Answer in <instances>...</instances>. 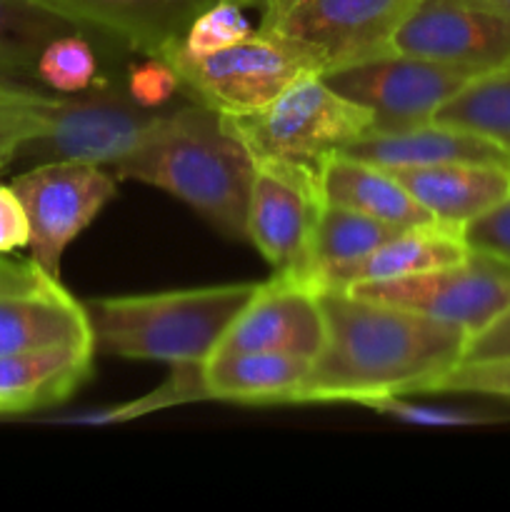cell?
Returning a JSON list of instances; mask_svg holds the SVG:
<instances>
[{
  "mask_svg": "<svg viewBox=\"0 0 510 512\" xmlns=\"http://www.w3.org/2000/svg\"><path fill=\"white\" fill-rule=\"evenodd\" d=\"M438 223L463 228L510 195V168L443 163L390 170Z\"/></svg>",
  "mask_w": 510,
  "mask_h": 512,
  "instance_id": "obj_17",
  "label": "cell"
},
{
  "mask_svg": "<svg viewBox=\"0 0 510 512\" xmlns=\"http://www.w3.org/2000/svg\"><path fill=\"white\" fill-rule=\"evenodd\" d=\"M65 343H93L85 303L33 258L0 253V358Z\"/></svg>",
  "mask_w": 510,
  "mask_h": 512,
  "instance_id": "obj_12",
  "label": "cell"
},
{
  "mask_svg": "<svg viewBox=\"0 0 510 512\" xmlns=\"http://www.w3.org/2000/svg\"><path fill=\"white\" fill-rule=\"evenodd\" d=\"M48 123L15 160L118 165L158 130L163 113L135 103L128 90L98 85L83 95H50Z\"/></svg>",
  "mask_w": 510,
  "mask_h": 512,
  "instance_id": "obj_6",
  "label": "cell"
},
{
  "mask_svg": "<svg viewBox=\"0 0 510 512\" xmlns=\"http://www.w3.org/2000/svg\"><path fill=\"white\" fill-rule=\"evenodd\" d=\"M50 93L35 85H0V170L48 123Z\"/></svg>",
  "mask_w": 510,
  "mask_h": 512,
  "instance_id": "obj_26",
  "label": "cell"
},
{
  "mask_svg": "<svg viewBox=\"0 0 510 512\" xmlns=\"http://www.w3.org/2000/svg\"><path fill=\"white\" fill-rule=\"evenodd\" d=\"M398 230L343 205H323L308 255V283L315 290H345L355 268Z\"/></svg>",
  "mask_w": 510,
  "mask_h": 512,
  "instance_id": "obj_21",
  "label": "cell"
},
{
  "mask_svg": "<svg viewBox=\"0 0 510 512\" xmlns=\"http://www.w3.org/2000/svg\"><path fill=\"white\" fill-rule=\"evenodd\" d=\"M253 158L205 105L165 110L158 130L115 165L118 178L175 195L228 238H245Z\"/></svg>",
  "mask_w": 510,
  "mask_h": 512,
  "instance_id": "obj_2",
  "label": "cell"
},
{
  "mask_svg": "<svg viewBox=\"0 0 510 512\" xmlns=\"http://www.w3.org/2000/svg\"><path fill=\"white\" fill-rule=\"evenodd\" d=\"M433 393H475L510 400V358L463 360L435 385Z\"/></svg>",
  "mask_w": 510,
  "mask_h": 512,
  "instance_id": "obj_29",
  "label": "cell"
},
{
  "mask_svg": "<svg viewBox=\"0 0 510 512\" xmlns=\"http://www.w3.org/2000/svg\"><path fill=\"white\" fill-rule=\"evenodd\" d=\"M258 283L208 285L85 303L95 350L130 360L203 365Z\"/></svg>",
  "mask_w": 510,
  "mask_h": 512,
  "instance_id": "obj_3",
  "label": "cell"
},
{
  "mask_svg": "<svg viewBox=\"0 0 510 512\" xmlns=\"http://www.w3.org/2000/svg\"><path fill=\"white\" fill-rule=\"evenodd\" d=\"M75 25H93L145 55L180 43L190 23L218 0H35Z\"/></svg>",
  "mask_w": 510,
  "mask_h": 512,
  "instance_id": "obj_15",
  "label": "cell"
},
{
  "mask_svg": "<svg viewBox=\"0 0 510 512\" xmlns=\"http://www.w3.org/2000/svg\"><path fill=\"white\" fill-rule=\"evenodd\" d=\"M318 175L323 203L328 205L358 210L393 228H413L435 220L408 188L380 165L335 153L320 165Z\"/></svg>",
  "mask_w": 510,
  "mask_h": 512,
  "instance_id": "obj_20",
  "label": "cell"
},
{
  "mask_svg": "<svg viewBox=\"0 0 510 512\" xmlns=\"http://www.w3.org/2000/svg\"><path fill=\"white\" fill-rule=\"evenodd\" d=\"M35 75L45 88L63 95H78L105 85L88 40L70 33L58 35L45 45L35 65Z\"/></svg>",
  "mask_w": 510,
  "mask_h": 512,
  "instance_id": "obj_25",
  "label": "cell"
},
{
  "mask_svg": "<svg viewBox=\"0 0 510 512\" xmlns=\"http://www.w3.org/2000/svg\"><path fill=\"white\" fill-rule=\"evenodd\" d=\"M325 343V318L318 290L303 280L273 275L258 283L215 350L285 353L313 360Z\"/></svg>",
  "mask_w": 510,
  "mask_h": 512,
  "instance_id": "obj_14",
  "label": "cell"
},
{
  "mask_svg": "<svg viewBox=\"0 0 510 512\" xmlns=\"http://www.w3.org/2000/svg\"><path fill=\"white\" fill-rule=\"evenodd\" d=\"M160 58L173 65L195 103L223 115L255 113L303 75H323V63L313 50L265 30L205 55L188 53L175 43Z\"/></svg>",
  "mask_w": 510,
  "mask_h": 512,
  "instance_id": "obj_5",
  "label": "cell"
},
{
  "mask_svg": "<svg viewBox=\"0 0 510 512\" xmlns=\"http://www.w3.org/2000/svg\"><path fill=\"white\" fill-rule=\"evenodd\" d=\"M73 25L35 0H0V85H35L43 48Z\"/></svg>",
  "mask_w": 510,
  "mask_h": 512,
  "instance_id": "obj_23",
  "label": "cell"
},
{
  "mask_svg": "<svg viewBox=\"0 0 510 512\" xmlns=\"http://www.w3.org/2000/svg\"><path fill=\"white\" fill-rule=\"evenodd\" d=\"M463 235L470 248L490 250L510 260V195L493 210L465 225Z\"/></svg>",
  "mask_w": 510,
  "mask_h": 512,
  "instance_id": "obj_31",
  "label": "cell"
},
{
  "mask_svg": "<svg viewBox=\"0 0 510 512\" xmlns=\"http://www.w3.org/2000/svg\"><path fill=\"white\" fill-rule=\"evenodd\" d=\"M310 370L308 358L255 350H213L200 378L208 398L228 403H293Z\"/></svg>",
  "mask_w": 510,
  "mask_h": 512,
  "instance_id": "obj_19",
  "label": "cell"
},
{
  "mask_svg": "<svg viewBox=\"0 0 510 512\" xmlns=\"http://www.w3.org/2000/svg\"><path fill=\"white\" fill-rule=\"evenodd\" d=\"M240 3H255V0H240ZM260 3H263V0H260Z\"/></svg>",
  "mask_w": 510,
  "mask_h": 512,
  "instance_id": "obj_35",
  "label": "cell"
},
{
  "mask_svg": "<svg viewBox=\"0 0 510 512\" xmlns=\"http://www.w3.org/2000/svg\"><path fill=\"white\" fill-rule=\"evenodd\" d=\"M220 118L253 160H293L315 170L373 128L370 110L335 93L320 73L298 78L255 113Z\"/></svg>",
  "mask_w": 510,
  "mask_h": 512,
  "instance_id": "obj_4",
  "label": "cell"
},
{
  "mask_svg": "<svg viewBox=\"0 0 510 512\" xmlns=\"http://www.w3.org/2000/svg\"><path fill=\"white\" fill-rule=\"evenodd\" d=\"M470 3H478V5H483V8L498 10V13L510 15V0H470Z\"/></svg>",
  "mask_w": 510,
  "mask_h": 512,
  "instance_id": "obj_34",
  "label": "cell"
},
{
  "mask_svg": "<svg viewBox=\"0 0 510 512\" xmlns=\"http://www.w3.org/2000/svg\"><path fill=\"white\" fill-rule=\"evenodd\" d=\"M93 343H65L0 358V415L33 413L68 400L93 373Z\"/></svg>",
  "mask_w": 510,
  "mask_h": 512,
  "instance_id": "obj_18",
  "label": "cell"
},
{
  "mask_svg": "<svg viewBox=\"0 0 510 512\" xmlns=\"http://www.w3.org/2000/svg\"><path fill=\"white\" fill-rule=\"evenodd\" d=\"M423 0H263L265 33L313 50L323 73L393 53V40Z\"/></svg>",
  "mask_w": 510,
  "mask_h": 512,
  "instance_id": "obj_7",
  "label": "cell"
},
{
  "mask_svg": "<svg viewBox=\"0 0 510 512\" xmlns=\"http://www.w3.org/2000/svg\"><path fill=\"white\" fill-rule=\"evenodd\" d=\"M485 358H510V310H505L493 325L483 333L473 335L465 350L463 360H485Z\"/></svg>",
  "mask_w": 510,
  "mask_h": 512,
  "instance_id": "obj_33",
  "label": "cell"
},
{
  "mask_svg": "<svg viewBox=\"0 0 510 512\" xmlns=\"http://www.w3.org/2000/svg\"><path fill=\"white\" fill-rule=\"evenodd\" d=\"M28 240V213H25L18 193L10 185L0 183V253H15L20 248H28Z\"/></svg>",
  "mask_w": 510,
  "mask_h": 512,
  "instance_id": "obj_32",
  "label": "cell"
},
{
  "mask_svg": "<svg viewBox=\"0 0 510 512\" xmlns=\"http://www.w3.org/2000/svg\"><path fill=\"white\" fill-rule=\"evenodd\" d=\"M393 50L463 65L478 75L510 68V15L470 0H423L398 30Z\"/></svg>",
  "mask_w": 510,
  "mask_h": 512,
  "instance_id": "obj_13",
  "label": "cell"
},
{
  "mask_svg": "<svg viewBox=\"0 0 510 512\" xmlns=\"http://www.w3.org/2000/svg\"><path fill=\"white\" fill-rule=\"evenodd\" d=\"M325 343L293 403H358L433 393L463 363L470 333L350 290H318Z\"/></svg>",
  "mask_w": 510,
  "mask_h": 512,
  "instance_id": "obj_1",
  "label": "cell"
},
{
  "mask_svg": "<svg viewBox=\"0 0 510 512\" xmlns=\"http://www.w3.org/2000/svg\"><path fill=\"white\" fill-rule=\"evenodd\" d=\"M473 78L478 73L463 65L395 50L323 73L335 93L370 110V133H395L430 123L435 110Z\"/></svg>",
  "mask_w": 510,
  "mask_h": 512,
  "instance_id": "obj_8",
  "label": "cell"
},
{
  "mask_svg": "<svg viewBox=\"0 0 510 512\" xmlns=\"http://www.w3.org/2000/svg\"><path fill=\"white\" fill-rule=\"evenodd\" d=\"M365 408L375 410L378 415H390L400 423L425 425V428H470V425H490L498 423V415H485L480 410H460V408H440V405L408 403L403 395L393 398L370 400Z\"/></svg>",
  "mask_w": 510,
  "mask_h": 512,
  "instance_id": "obj_28",
  "label": "cell"
},
{
  "mask_svg": "<svg viewBox=\"0 0 510 512\" xmlns=\"http://www.w3.org/2000/svg\"><path fill=\"white\" fill-rule=\"evenodd\" d=\"M433 120L470 130L510 155V68L470 80L435 110Z\"/></svg>",
  "mask_w": 510,
  "mask_h": 512,
  "instance_id": "obj_24",
  "label": "cell"
},
{
  "mask_svg": "<svg viewBox=\"0 0 510 512\" xmlns=\"http://www.w3.org/2000/svg\"><path fill=\"white\" fill-rule=\"evenodd\" d=\"M253 33L255 30L243 15V3L240 0H218V3L205 8L190 23L188 33L180 40V45L188 53L205 55L230 48V45L240 43V40H245Z\"/></svg>",
  "mask_w": 510,
  "mask_h": 512,
  "instance_id": "obj_27",
  "label": "cell"
},
{
  "mask_svg": "<svg viewBox=\"0 0 510 512\" xmlns=\"http://www.w3.org/2000/svg\"><path fill=\"white\" fill-rule=\"evenodd\" d=\"M468 250L470 245L465 240L463 228L438 223V220L413 225V228L398 230L388 243H383L375 253H370L355 268L350 285L408 278V275L445 268V265L460 263L468 255Z\"/></svg>",
  "mask_w": 510,
  "mask_h": 512,
  "instance_id": "obj_22",
  "label": "cell"
},
{
  "mask_svg": "<svg viewBox=\"0 0 510 512\" xmlns=\"http://www.w3.org/2000/svg\"><path fill=\"white\" fill-rule=\"evenodd\" d=\"M253 163L245 238L258 248L273 275L308 283L310 243L325 205L318 170L280 158Z\"/></svg>",
  "mask_w": 510,
  "mask_h": 512,
  "instance_id": "obj_10",
  "label": "cell"
},
{
  "mask_svg": "<svg viewBox=\"0 0 510 512\" xmlns=\"http://www.w3.org/2000/svg\"><path fill=\"white\" fill-rule=\"evenodd\" d=\"M345 290L448 320L473 338L510 310V260L490 250L470 248L460 263L408 278L355 283Z\"/></svg>",
  "mask_w": 510,
  "mask_h": 512,
  "instance_id": "obj_9",
  "label": "cell"
},
{
  "mask_svg": "<svg viewBox=\"0 0 510 512\" xmlns=\"http://www.w3.org/2000/svg\"><path fill=\"white\" fill-rule=\"evenodd\" d=\"M180 85L178 73L173 65L160 55H148V60L135 63L128 73V95L138 105L148 110H158L160 105L168 103Z\"/></svg>",
  "mask_w": 510,
  "mask_h": 512,
  "instance_id": "obj_30",
  "label": "cell"
},
{
  "mask_svg": "<svg viewBox=\"0 0 510 512\" xmlns=\"http://www.w3.org/2000/svg\"><path fill=\"white\" fill-rule=\"evenodd\" d=\"M340 153L380 165L385 170L425 168V165L443 163H483L510 168V155L500 145L470 130L438 123V120L395 130V133H365L345 145Z\"/></svg>",
  "mask_w": 510,
  "mask_h": 512,
  "instance_id": "obj_16",
  "label": "cell"
},
{
  "mask_svg": "<svg viewBox=\"0 0 510 512\" xmlns=\"http://www.w3.org/2000/svg\"><path fill=\"white\" fill-rule=\"evenodd\" d=\"M10 188L28 213L30 258L53 278H60L65 248L98 218L118 190L115 178L90 163L33 165L13 178Z\"/></svg>",
  "mask_w": 510,
  "mask_h": 512,
  "instance_id": "obj_11",
  "label": "cell"
}]
</instances>
